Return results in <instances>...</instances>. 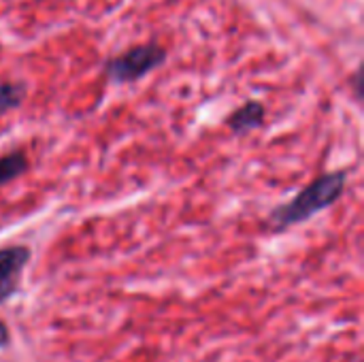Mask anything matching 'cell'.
Here are the masks:
<instances>
[{"instance_id":"obj_6","label":"cell","mask_w":364,"mask_h":362,"mask_svg":"<svg viewBox=\"0 0 364 362\" xmlns=\"http://www.w3.org/2000/svg\"><path fill=\"white\" fill-rule=\"evenodd\" d=\"M23 100V85L19 83H0V113H6L11 109H17Z\"/></svg>"},{"instance_id":"obj_7","label":"cell","mask_w":364,"mask_h":362,"mask_svg":"<svg viewBox=\"0 0 364 362\" xmlns=\"http://www.w3.org/2000/svg\"><path fill=\"white\" fill-rule=\"evenodd\" d=\"M9 329H6V324L4 322H0V348H4L6 344H9Z\"/></svg>"},{"instance_id":"obj_1","label":"cell","mask_w":364,"mask_h":362,"mask_svg":"<svg viewBox=\"0 0 364 362\" xmlns=\"http://www.w3.org/2000/svg\"><path fill=\"white\" fill-rule=\"evenodd\" d=\"M346 181H348L346 171L326 173V175L314 179L301 194H296L290 203L277 207L271 213V220H269L271 226L275 230H284V228L301 224V222L309 220L311 215L324 211L326 207L335 205L346 190Z\"/></svg>"},{"instance_id":"obj_3","label":"cell","mask_w":364,"mask_h":362,"mask_svg":"<svg viewBox=\"0 0 364 362\" xmlns=\"http://www.w3.org/2000/svg\"><path fill=\"white\" fill-rule=\"evenodd\" d=\"M30 258V250L23 245L2 247L0 250V303H4L17 288L21 269Z\"/></svg>"},{"instance_id":"obj_4","label":"cell","mask_w":364,"mask_h":362,"mask_svg":"<svg viewBox=\"0 0 364 362\" xmlns=\"http://www.w3.org/2000/svg\"><path fill=\"white\" fill-rule=\"evenodd\" d=\"M264 122V107L256 100L239 107L230 117H228V126L235 130V132H250L258 126H262Z\"/></svg>"},{"instance_id":"obj_2","label":"cell","mask_w":364,"mask_h":362,"mask_svg":"<svg viewBox=\"0 0 364 362\" xmlns=\"http://www.w3.org/2000/svg\"><path fill=\"white\" fill-rule=\"evenodd\" d=\"M166 58V51L151 43V45H141L134 47L117 58H113L107 64V75L117 81V83H126V81H136L143 75H147L149 70H154L156 66H160Z\"/></svg>"},{"instance_id":"obj_5","label":"cell","mask_w":364,"mask_h":362,"mask_svg":"<svg viewBox=\"0 0 364 362\" xmlns=\"http://www.w3.org/2000/svg\"><path fill=\"white\" fill-rule=\"evenodd\" d=\"M28 171V158L23 151H11L0 158V186L17 179Z\"/></svg>"}]
</instances>
